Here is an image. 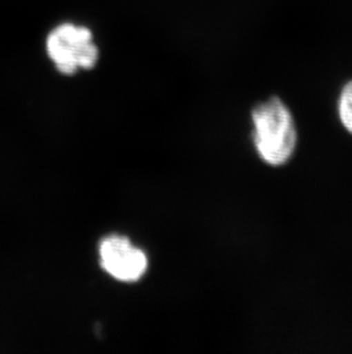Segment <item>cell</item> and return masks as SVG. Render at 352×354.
Returning a JSON list of instances; mask_svg holds the SVG:
<instances>
[{"instance_id":"obj_1","label":"cell","mask_w":352,"mask_h":354,"mask_svg":"<svg viewBox=\"0 0 352 354\" xmlns=\"http://www.w3.org/2000/svg\"><path fill=\"white\" fill-rule=\"evenodd\" d=\"M252 139L259 158L270 167H282L297 146V129L289 106L277 95L252 111Z\"/></svg>"},{"instance_id":"obj_2","label":"cell","mask_w":352,"mask_h":354,"mask_svg":"<svg viewBox=\"0 0 352 354\" xmlns=\"http://www.w3.org/2000/svg\"><path fill=\"white\" fill-rule=\"evenodd\" d=\"M47 53L62 74L90 69L97 64L99 50L90 29L72 24L55 28L47 37Z\"/></svg>"},{"instance_id":"obj_3","label":"cell","mask_w":352,"mask_h":354,"mask_svg":"<svg viewBox=\"0 0 352 354\" xmlns=\"http://www.w3.org/2000/svg\"><path fill=\"white\" fill-rule=\"evenodd\" d=\"M101 266L116 280L134 282L140 280L148 268V258L127 237L111 235L99 248Z\"/></svg>"},{"instance_id":"obj_4","label":"cell","mask_w":352,"mask_h":354,"mask_svg":"<svg viewBox=\"0 0 352 354\" xmlns=\"http://www.w3.org/2000/svg\"><path fill=\"white\" fill-rule=\"evenodd\" d=\"M340 123L348 133L352 134V80L343 84L336 101Z\"/></svg>"}]
</instances>
